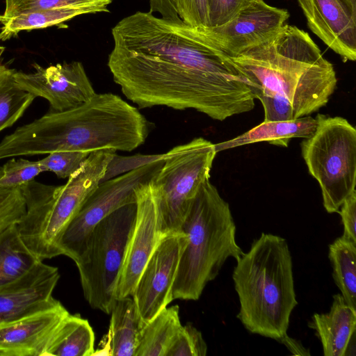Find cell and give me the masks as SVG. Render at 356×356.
<instances>
[{
	"instance_id": "6da1fadb",
	"label": "cell",
	"mask_w": 356,
	"mask_h": 356,
	"mask_svg": "<svg viewBox=\"0 0 356 356\" xmlns=\"http://www.w3.org/2000/svg\"><path fill=\"white\" fill-rule=\"evenodd\" d=\"M205 27L150 11L119 21L108 67L122 94L140 108H191L220 121L252 110L246 79Z\"/></svg>"
},
{
	"instance_id": "7a4b0ae2",
	"label": "cell",
	"mask_w": 356,
	"mask_h": 356,
	"mask_svg": "<svg viewBox=\"0 0 356 356\" xmlns=\"http://www.w3.org/2000/svg\"><path fill=\"white\" fill-rule=\"evenodd\" d=\"M151 125L138 109L113 93H96L76 108L49 111L4 137L9 157L58 151L131 152L143 145Z\"/></svg>"
},
{
	"instance_id": "3957f363",
	"label": "cell",
	"mask_w": 356,
	"mask_h": 356,
	"mask_svg": "<svg viewBox=\"0 0 356 356\" xmlns=\"http://www.w3.org/2000/svg\"><path fill=\"white\" fill-rule=\"evenodd\" d=\"M231 59L250 89L287 100L297 118L325 106L337 86L333 65L308 33L293 25L285 24L268 40Z\"/></svg>"
},
{
	"instance_id": "277c9868",
	"label": "cell",
	"mask_w": 356,
	"mask_h": 356,
	"mask_svg": "<svg viewBox=\"0 0 356 356\" xmlns=\"http://www.w3.org/2000/svg\"><path fill=\"white\" fill-rule=\"evenodd\" d=\"M232 279L246 330L282 342L298 305L293 263L285 238L261 233L236 260Z\"/></svg>"
},
{
	"instance_id": "5b68a950",
	"label": "cell",
	"mask_w": 356,
	"mask_h": 356,
	"mask_svg": "<svg viewBox=\"0 0 356 356\" xmlns=\"http://www.w3.org/2000/svg\"><path fill=\"white\" fill-rule=\"evenodd\" d=\"M187 242L179 258L172 298L197 300L229 257L243 253L236 241V225L229 204L205 181L194 197L181 227Z\"/></svg>"
},
{
	"instance_id": "8992f818",
	"label": "cell",
	"mask_w": 356,
	"mask_h": 356,
	"mask_svg": "<svg viewBox=\"0 0 356 356\" xmlns=\"http://www.w3.org/2000/svg\"><path fill=\"white\" fill-rule=\"evenodd\" d=\"M114 152H92L64 185L33 180L21 186L26 211L16 223L21 239L40 260L60 255V240L84 202L103 181Z\"/></svg>"
},
{
	"instance_id": "52a82bcc",
	"label": "cell",
	"mask_w": 356,
	"mask_h": 356,
	"mask_svg": "<svg viewBox=\"0 0 356 356\" xmlns=\"http://www.w3.org/2000/svg\"><path fill=\"white\" fill-rule=\"evenodd\" d=\"M312 136L300 143L309 174L319 184L323 207L337 212L355 190L356 129L346 119L318 113Z\"/></svg>"
},
{
	"instance_id": "ba28073f",
	"label": "cell",
	"mask_w": 356,
	"mask_h": 356,
	"mask_svg": "<svg viewBox=\"0 0 356 356\" xmlns=\"http://www.w3.org/2000/svg\"><path fill=\"white\" fill-rule=\"evenodd\" d=\"M136 203L124 205L102 220L93 229L86 248L76 263L86 301L90 306L111 313L134 226Z\"/></svg>"
},
{
	"instance_id": "9c48e42d",
	"label": "cell",
	"mask_w": 356,
	"mask_h": 356,
	"mask_svg": "<svg viewBox=\"0 0 356 356\" xmlns=\"http://www.w3.org/2000/svg\"><path fill=\"white\" fill-rule=\"evenodd\" d=\"M216 154L215 144L202 137L163 154V164L151 180L163 238L182 233L181 227L194 197L201 185L209 179Z\"/></svg>"
},
{
	"instance_id": "30bf717a",
	"label": "cell",
	"mask_w": 356,
	"mask_h": 356,
	"mask_svg": "<svg viewBox=\"0 0 356 356\" xmlns=\"http://www.w3.org/2000/svg\"><path fill=\"white\" fill-rule=\"evenodd\" d=\"M163 161L164 154H160L156 159L122 175L101 181L64 232L59 242L60 254L77 263L95 227L118 208L135 203L136 189L152 179Z\"/></svg>"
},
{
	"instance_id": "8fae6325",
	"label": "cell",
	"mask_w": 356,
	"mask_h": 356,
	"mask_svg": "<svg viewBox=\"0 0 356 356\" xmlns=\"http://www.w3.org/2000/svg\"><path fill=\"white\" fill-rule=\"evenodd\" d=\"M33 66L34 72L15 71V81L21 89L35 97L47 99L51 111L76 108L96 94L81 62H64L46 68L37 64Z\"/></svg>"
},
{
	"instance_id": "7c38bea8",
	"label": "cell",
	"mask_w": 356,
	"mask_h": 356,
	"mask_svg": "<svg viewBox=\"0 0 356 356\" xmlns=\"http://www.w3.org/2000/svg\"><path fill=\"white\" fill-rule=\"evenodd\" d=\"M287 10L252 0L226 23L207 26L213 43L229 57H236L275 35L289 18Z\"/></svg>"
},
{
	"instance_id": "4fadbf2b",
	"label": "cell",
	"mask_w": 356,
	"mask_h": 356,
	"mask_svg": "<svg viewBox=\"0 0 356 356\" xmlns=\"http://www.w3.org/2000/svg\"><path fill=\"white\" fill-rule=\"evenodd\" d=\"M186 242L184 232L163 237L145 266L132 294L143 324L173 300L172 284Z\"/></svg>"
},
{
	"instance_id": "5bb4252c",
	"label": "cell",
	"mask_w": 356,
	"mask_h": 356,
	"mask_svg": "<svg viewBox=\"0 0 356 356\" xmlns=\"http://www.w3.org/2000/svg\"><path fill=\"white\" fill-rule=\"evenodd\" d=\"M136 195V220L116 288V298L132 296L145 266L163 238L159 207L152 181L140 185Z\"/></svg>"
},
{
	"instance_id": "9a60e30c",
	"label": "cell",
	"mask_w": 356,
	"mask_h": 356,
	"mask_svg": "<svg viewBox=\"0 0 356 356\" xmlns=\"http://www.w3.org/2000/svg\"><path fill=\"white\" fill-rule=\"evenodd\" d=\"M56 267L39 261L15 280L0 286V323L58 305L52 296L59 280Z\"/></svg>"
},
{
	"instance_id": "2e32d148",
	"label": "cell",
	"mask_w": 356,
	"mask_h": 356,
	"mask_svg": "<svg viewBox=\"0 0 356 356\" xmlns=\"http://www.w3.org/2000/svg\"><path fill=\"white\" fill-rule=\"evenodd\" d=\"M309 29L344 62L356 60V8L346 0H297Z\"/></svg>"
},
{
	"instance_id": "e0dca14e",
	"label": "cell",
	"mask_w": 356,
	"mask_h": 356,
	"mask_svg": "<svg viewBox=\"0 0 356 356\" xmlns=\"http://www.w3.org/2000/svg\"><path fill=\"white\" fill-rule=\"evenodd\" d=\"M58 305L0 323V356H44L56 330L69 314Z\"/></svg>"
},
{
	"instance_id": "ac0fdd59",
	"label": "cell",
	"mask_w": 356,
	"mask_h": 356,
	"mask_svg": "<svg viewBox=\"0 0 356 356\" xmlns=\"http://www.w3.org/2000/svg\"><path fill=\"white\" fill-rule=\"evenodd\" d=\"M308 325L315 330L325 356H343L355 333L356 311L346 302L341 293L335 294L330 311L314 314Z\"/></svg>"
},
{
	"instance_id": "d6986e66",
	"label": "cell",
	"mask_w": 356,
	"mask_h": 356,
	"mask_svg": "<svg viewBox=\"0 0 356 356\" xmlns=\"http://www.w3.org/2000/svg\"><path fill=\"white\" fill-rule=\"evenodd\" d=\"M316 125V118L309 115L286 121L264 120L234 138L215 144V147L218 152L259 142L286 147L293 138H307L312 136Z\"/></svg>"
},
{
	"instance_id": "ffe728a7",
	"label": "cell",
	"mask_w": 356,
	"mask_h": 356,
	"mask_svg": "<svg viewBox=\"0 0 356 356\" xmlns=\"http://www.w3.org/2000/svg\"><path fill=\"white\" fill-rule=\"evenodd\" d=\"M110 355L135 356L143 323L132 296L116 298L111 310Z\"/></svg>"
},
{
	"instance_id": "44dd1931",
	"label": "cell",
	"mask_w": 356,
	"mask_h": 356,
	"mask_svg": "<svg viewBox=\"0 0 356 356\" xmlns=\"http://www.w3.org/2000/svg\"><path fill=\"white\" fill-rule=\"evenodd\" d=\"M95 334L88 320L69 314L61 322L44 356H92Z\"/></svg>"
},
{
	"instance_id": "7402d4cb",
	"label": "cell",
	"mask_w": 356,
	"mask_h": 356,
	"mask_svg": "<svg viewBox=\"0 0 356 356\" xmlns=\"http://www.w3.org/2000/svg\"><path fill=\"white\" fill-rule=\"evenodd\" d=\"M96 6H74L20 14L1 22L0 41L16 36L22 31L44 29L60 24L85 14L108 13Z\"/></svg>"
},
{
	"instance_id": "603a6c76",
	"label": "cell",
	"mask_w": 356,
	"mask_h": 356,
	"mask_svg": "<svg viewBox=\"0 0 356 356\" xmlns=\"http://www.w3.org/2000/svg\"><path fill=\"white\" fill-rule=\"evenodd\" d=\"M177 305L165 307L141 329L135 356H165L181 327Z\"/></svg>"
},
{
	"instance_id": "cb8c5ba5",
	"label": "cell",
	"mask_w": 356,
	"mask_h": 356,
	"mask_svg": "<svg viewBox=\"0 0 356 356\" xmlns=\"http://www.w3.org/2000/svg\"><path fill=\"white\" fill-rule=\"evenodd\" d=\"M16 223L0 230V286L19 277L40 261L21 239Z\"/></svg>"
},
{
	"instance_id": "d4e9b609",
	"label": "cell",
	"mask_w": 356,
	"mask_h": 356,
	"mask_svg": "<svg viewBox=\"0 0 356 356\" xmlns=\"http://www.w3.org/2000/svg\"><path fill=\"white\" fill-rule=\"evenodd\" d=\"M334 281L346 302L356 311V243L341 236L329 245Z\"/></svg>"
},
{
	"instance_id": "484cf974",
	"label": "cell",
	"mask_w": 356,
	"mask_h": 356,
	"mask_svg": "<svg viewBox=\"0 0 356 356\" xmlns=\"http://www.w3.org/2000/svg\"><path fill=\"white\" fill-rule=\"evenodd\" d=\"M3 50L0 47V57ZM15 71L0 63V131L15 124L35 98L17 85Z\"/></svg>"
},
{
	"instance_id": "4316f807",
	"label": "cell",
	"mask_w": 356,
	"mask_h": 356,
	"mask_svg": "<svg viewBox=\"0 0 356 356\" xmlns=\"http://www.w3.org/2000/svg\"><path fill=\"white\" fill-rule=\"evenodd\" d=\"M113 0H5V9L0 14V23L20 14L65 6H96L109 11Z\"/></svg>"
},
{
	"instance_id": "83f0119b",
	"label": "cell",
	"mask_w": 356,
	"mask_h": 356,
	"mask_svg": "<svg viewBox=\"0 0 356 356\" xmlns=\"http://www.w3.org/2000/svg\"><path fill=\"white\" fill-rule=\"evenodd\" d=\"M0 176V187L15 188L29 183L43 172L38 161L13 157L3 166Z\"/></svg>"
},
{
	"instance_id": "f1b7e54d",
	"label": "cell",
	"mask_w": 356,
	"mask_h": 356,
	"mask_svg": "<svg viewBox=\"0 0 356 356\" xmlns=\"http://www.w3.org/2000/svg\"><path fill=\"white\" fill-rule=\"evenodd\" d=\"M207 346L202 333L193 325H182L170 344L165 356H205Z\"/></svg>"
},
{
	"instance_id": "f546056e",
	"label": "cell",
	"mask_w": 356,
	"mask_h": 356,
	"mask_svg": "<svg viewBox=\"0 0 356 356\" xmlns=\"http://www.w3.org/2000/svg\"><path fill=\"white\" fill-rule=\"evenodd\" d=\"M91 152L86 151H58L38 162L43 170L50 171L59 178H68L76 171Z\"/></svg>"
},
{
	"instance_id": "4dcf8cb0",
	"label": "cell",
	"mask_w": 356,
	"mask_h": 356,
	"mask_svg": "<svg viewBox=\"0 0 356 356\" xmlns=\"http://www.w3.org/2000/svg\"><path fill=\"white\" fill-rule=\"evenodd\" d=\"M2 168L0 166V176ZM26 211L21 187H0V230L17 222Z\"/></svg>"
},
{
	"instance_id": "1f68e13d",
	"label": "cell",
	"mask_w": 356,
	"mask_h": 356,
	"mask_svg": "<svg viewBox=\"0 0 356 356\" xmlns=\"http://www.w3.org/2000/svg\"><path fill=\"white\" fill-rule=\"evenodd\" d=\"M250 90L255 99H258L263 105L264 120L286 121L298 119L293 106L287 100L265 89L254 87Z\"/></svg>"
},
{
	"instance_id": "d6a6232c",
	"label": "cell",
	"mask_w": 356,
	"mask_h": 356,
	"mask_svg": "<svg viewBox=\"0 0 356 356\" xmlns=\"http://www.w3.org/2000/svg\"><path fill=\"white\" fill-rule=\"evenodd\" d=\"M179 18L193 26H209V0H172Z\"/></svg>"
},
{
	"instance_id": "836d02e7",
	"label": "cell",
	"mask_w": 356,
	"mask_h": 356,
	"mask_svg": "<svg viewBox=\"0 0 356 356\" xmlns=\"http://www.w3.org/2000/svg\"><path fill=\"white\" fill-rule=\"evenodd\" d=\"M252 1L209 0V26H216L226 23Z\"/></svg>"
},
{
	"instance_id": "e575fe53",
	"label": "cell",
	"mask_w": 356,
	"mask_h": 356,
	"mask_svg": "<svg viewBox=\"0 0 356 356\" xmlns=\"http://www.w3.org/2000/svg\"><path fill=\"white\" fill-rule=\"evenodd\" d=\"M343 225V236L356 243V190L343 202L337 211Z\"/></svg>"
},
{
	"instance_id": "d590c367",
	"label": "cell",
	"mask_w": 356,
	"mask_h": 356,
	"mask_svg": "<svg viewBox=\"0 0 356 356\" xmlns=\"http://www.w3.org/2000/svg\"><path fill=\"white\" fill-rule=\"evenodd\" d=\"M149 11L159 13L161 17L179 22V18L172 0H149Z\"/></svg>"
},
{
	"instance_id": "8d00e7d4",
	"label": "cell",
	"mask_w": 356,
	"mask_h": 356,
	"mask_svg": "<svg viewBox=\"0 0 356 356\" xmlns=\"http://www.w3.org/2000/svg\"><path fill=\"white\" fill-rule=\"evenodd\" d=\"M282 343L286 345L289 350L293 352V354L296 355V351H298L299 355H302L300 351H302L306 354L305 349L301 346V344L288 336L282 341Z\"/></svg>"
},
{
	"instance_id": "74e56055",
	"label": "cell",
	"mask_w": 356,
	"mask_h": 356,
	"mask_svg": "<svg viewBox=\"0 0 356 356\" xmlns=\"http://www.w3.org/2000/svg\"><path fill=\"white\" fill-rule=\"evenodd\" d=\"M348 1L349 3H350L352 4V6H353L354 7L356 8V3H354L351 0H346Z\"/></svg>"
}]
</instances>
